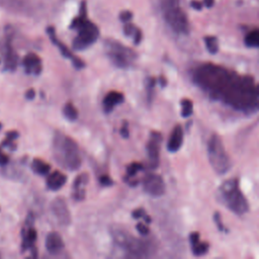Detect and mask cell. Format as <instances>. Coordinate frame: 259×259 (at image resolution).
Instances as JSON below:
<instances>
[{
	"instance_id": "d6986e66",
	"label": "cell",
	"mask_w": 259,
	"mask_h": 259,
	"mask_svg": "<svg viewBox=\"0 0 259 259\" xmlns=\"http://www.w3.org/2000/svg\"><path fill=\"white\" fill-rule=\"evenodd\" d=\"M123 101H124V96H123V94H122L121 92L114 91V90L109 91V92L105 95V97H104V99H103V101H102L103 110H104L106 113H109V112L112 111V109H113L116 105L122 103Z\"/></svg>"
},
{
	"instance_id": "7402d4cb",
	"label": "cell",
	"mask_w": 259,
	"mask_h": 259,
	"mask_svg": "<svg viewBox=\"0 0 259 259\" xmlns=\"http://www.w3.org/2000/svg\"><path fill=\"white\" fill-rule=\"evenodd\" d=\"M31 168L38 175H47L51 170V165L40 159H34L31 163Z\"/></svg>"
},
{
	"instance_id": "5b68a950",
	"label": "cell",
	"mask_w": 259,
	"mask_h": 259,
	"mask_svg": "<svg viewBox=\"0 0 259 259\" xmlns=\"http://www.w3.org/2000/svg\"><path fill=\"white\" fill-rule=\"evenodd\" d=\"M161 12L165 22L176 33L186 34L189 31V22L180 6L179 0H159Z\"/></svg>"
},
{
	"instance_id": "b9f144b4",
	"label": "cell",
	"mask_w": 259,
	"mask_h": 259,
	"mask_svg": "<svg viewBox=\"0 0 259 259\" xmlns=\"http://www.w3.org/2000/svg\"><path fill=\"white\" fill-rule=\"evenodd\" d=\"M1 127H2V124H1V123H0V128H1Z\"/></svg>"
},
{
	"instance_id": "4316f807",
	"label": "cell",
	"mask_w": 259,
	"mask_h": 259,
	"mask_svg": "<svg viewBox=\"0 0 259 259\" xmlns=\"http://www.w3.org/2000/svg\"><path fill=\"white\" fill-rule=\"evenodd\" d=\"M193 112V103L190 99L184 98L181 100V115L183 117H188Z\"/></svg>"
},
{
	"instance_id": "cb8c5ba5",
	"label": "cell",
	"mask_w": 259,
	"mask_h": 259,
	"mask_svg": "<svg viewBox=\"0 0 259 259\" xmlns=\"http://www.w3.org/2000/svg\"><path fill=\"white\" fill-rule=\"evenodd\" d=\"M65 117L70 121H75L78 118V110L72 102H67L63 108Z\"/></svg>"
},
{
	"instance_id": "30bf717a",
	"label": "cell",
	"mask_w": 259,
	"mask_h": 259,
	"mask_svg": "<svg viewBox=\"0 0 259 259\" xmlns=\"http://www.w3.org/2000/svg\"><path fill=\"white\" fill-rule=\"evenodd\" d=\"M47 32L49 34V37L51 39V41L59 49V51L61 52V54L63 55V57L67 58V59H70L71 62H72V65L74 66L75 69L77 70H80V69H83L85 67V63L78 57H76L70 50L69 48L64 44L62 42L61 40L58 39L57 35H56V31H55V28L53 26H49L48 29H47Z\"/></svg>"
},
{
	"instance_id": "ba28073f",
	"label": "cell",
	"mask_w": 259,
	"mask_h": 259,
	"mask_svg": "<svg viewBox=\"0 0 259 259\" xmlns=\"http://www.w3.org/2000/svg\"><path fill=\"white\" fill-rule=\"evenodd\" d=\"M207 157L211 168L219 175L226 174L231 168V160L221 138L213 134L207 142Z\"/></svg>"
},
{
	"instance_id": "ac0fdd59",
	"label": "cell",
	"mask_w": 259,
	"mask_h": 259,
	"mask_svg": "<svg viewBox=\"0 0 259 259\" xmlns=\"http://www.w3.org/2000/svg\"><path fill=\"white\" fill-rule=\"evenodd\" d=\"M182 143H183V130L181 125L177 124L174 126V128L170 134V137L167 143V149L169 152L175 153L181 148Z\"/></svg>"
},
{
	"instance_id": "4fadbf2b",
	"label": "cell",
	"mask_w": 259,
	"mask_h": 259,
	"mask_svg": "<svg viewBox=\"0 0 259 259\" xmlns=\"http://www.w3.org/2000/svg\"><path fill=\"white\" fill-rule=\"evenodd\" d=\"M0 52L3 56L4 68L7 71H15L18 65V56L13 49L11 37L6 36L0 46Z\"/></svg>"
},
{
	"instance_id": "2e32d148",
	"label": "cell",
	"mask_w": 259,
	"mask_h": 259,
	"mask_svg": "<svg viewBox=\"0 0 259 259\" xmlns=\"http://www.w3.org/2000/svg\"><path fill=\"white\" fill-rule=\"evenodd\" d=\"M65 247V243L61 235L57 232H51L46 238L47 251L53 255L60 254Z\"/></svg>"
},
{
	"instance_id": "e0dca14e",
	"label": "cell",
	"mask_w": 259,
	"mask_h": 259,
	"mask_svg": "<svg viewBox=\"0 0 259 259\" xmlns=\"http://www.w3.org/2000/svg\"><path fill=\"white\" fill-rule=\"evenodd\" d=\"M88 174L81 173L79 174L73 183V198L76 201H82L85 198V187L88 183Z\"/></svg>"
},
{
	"instance_id": "f35d334b",
	"label": "cell",
	"mask_w": 259,
	"mask_h": 259,
	"mask_svg": "<svg viewBox=\"0 0 259 259\" xmlns=\"http://www.w3.org/2000/svg\"><path fill=\"white\" fill-rule=\"evenodd\" d=\"M191 6L194 7L195 9H197V10H200L202 8V3L198 2V1H192L191 2Z\"/></svg>"
},
{
	"instance_id": "3957f363",
	"label": "cell",
	"mask_w": 259,
	"mask_h": 259,
	"mask_svg": "<svg viewBox=\"0 0 259 259\" xmlns=\"http://www.w3.org/2000/svg\"><path fill=\"white\" fill-rule=\"evenodd\" d=\"M70 27L77 29L78 31V34L72 44L73 49L77 51H82L89 48L97 40L99 36L98 27L87 18L86 3L84 1L81 4L79 15L73 19Z\"/></svg>"
},
{
	"instance_id": "ab89813d",
	"label": "cell",
	"mask_w": 259,
	"mask_h": 259,
	"mask_svg": "<svg viewBox=\"0 0 259 259\" xmlns=\"http://www.w3.org/2000/svg\"><path fill=\"white\" fill-rule=\"evenodd\" d=\"M214 3V0H203V4L206 6V7H211Z\"/></svg>"
},
{
	"instance_id": "8d00e7d4",
	"label": "cell",
	"mask_w": 259,
	"mask_h": 259,
	"mask_svg": "<svg viewBox=\"0 0 259 259\" xmlns=\"http://www.w3.org/2000/svg\"><path fill=\"white\" fill-rule=\"evenodd\" d=\"M8 162H9V157H8L6 154H4V153L1 151V148H0V165H1V166H4V165H6Z\"/></svg>"
},
{
	"instance_id": "74e56055",
	"label": "cell",
	"mask_w": 259,
	"mask_h": 259,
	"mask_svg": "<svg viewBox=\"0 0 259 259\" xmlns=\"http://www.w3.org/2000/svg\"><path fill=\"white\" fill-rule=\"evenodd\" d=\"M25 97H26L27 99H29V100L33 99V98L35 97V91H34L32 88L28 89V90L26 91V93H25Z\"/></svg>"
},
{
	"instance_id": "e575fe53",
	"label": "cell",
	"mask_w": 259,
	"mask_h": 259,
	"mask_svg": "<svg viewBox=\"0 0 259 259\" xmlns=\"http://www.w3.org/2000/svg\"><path fill=\"white\" fill-rule=\"evenodd\" d=\"M133 17V13L130 12V11H122L120 14H119V18L122 22H128Z\"/></svg>"
},
{
	"instance_id": "d4e9b609",
	"label": "cell",
	"mask_w": 259,
	"mask_h": 259,
	"mask_svg": "<svg viewBox=\"0 0 259 259\" xmlns=\"http://www.w3.org/2000/svg\"><path fill=\"white\" fill-rule=\"evenodd\" d=\"M208 248H209V245L206 242H200V241H198L196 244L191 246L192 253L195 256H202V255H204L205 253H207Z\"/></svg>"
},
{
	"instance_id": "9c48e42d",
	"label": "cell",
	"mask_w": 259,
	"mask_h": 259,
	"mask_svg": "<svg viewBox=\"0 0 259 259\" xmlns=\"http://www.w3.org/2000/svg\"><path fill=\"white\" fill-rule=\"evenodd\" d=\"M142 185L144 190L153 197H159L162 196L165 192V182L161 175L156 173H147L143 180Z\"/></svg>"
},
{
	"instance_id": "5bb4252c",
	"label": "cell",
	"mask_w": 259,
	"mask_h": 259,
	"mask_svg": "<svg viewBox=\"0 0 259 259\" xmlns=\"http://www.w3.org/2000/svg\"><path fill=\"white\" fill-rule=\"evenodd\" d=\"M21 237H22V243H21V249L22 252H24L27 249H31L34 246L35 240H36V231L33 228V214L31 212L28 213L24 227L21 231Z\"/></svg>"
},
{
	"instance_id": "1f68e13d",
	"label": "cell",
	"mask_w": 259,
	"mask_h": 259,
	"mask_svg": "<svg viewBox=\"0 0 259 259\" xmlns=\"http://www.w3.org/2000/svg\"><path fill=\"white\" fill-rule=\"evenodd\" d=\"M99 182L103 186H111L113 184L112 179L108 175H102L99 177Z\"/></svg>"
},
{
	"instance_id": "7c38bea8",
	"label": "cell",
	"mask_w": 259,
	"mask_h": 259,
	"mask_svg": "<svg viewBox=\"0 0 259 259\" xmlns=\"http://www.w3.org/2000/svg\"><path fill=\"white\" fill-rule=\"evenodd\" d=\"M51 210L59 225L67 227L71 224V213L63 197H57L52 201Z\"/></svg>"
},
{
	"instance_id": "8992f818",
	"label": "cell",
	"mask_w": 259,
	"mask_h": 259,
	"mask_svg": "<svg viewBox=\"0 0 259 259\" xmlns=\"http://www.w3.org/2000/svg\"><path fill=\"white\" fill-rule=\"evenodd\" d=\"M220 195L226 206L238 215L246 213L249 209L248 201L240 189L239 181L236 178L226 180L220 187Z\"/></svg>"
},
{
	"instance_id": "4dcf8cb0",
	"label": "cell",
	"mask_w": 259,
	"mask_h": 259,
	"mask_svg": "<svg viewBox=\"0 0 259 259\" xmlns=\"http://www.w3.org/2000/svg\"><path fill=\"white\" fill-rule=\"evenodd\" d=\"M136 229H137V231L139 232V234H140V235H143V236H147V235L149 234V232H150L149 228H148L145 224H143V223L137 224Z\"/></svg>"
},
{
	"instance_id": "7a4b0ae2",
	"label": "cell",
	"mask_w": 259,
	"mask_h": 259,
	"mask_svg": "<svg viewBox=\"0 0 259 259\" xmlns=\"http://www.w3.org/2000/svg\"><path fill=\"white\" fill-rule=\"evenodd\" d=\"M53 154L57 163L67 170L76 171L81 166V155L77 143L58 131L53 138Z\"/></svg>"
},
{
	"instance_id": "ffe728a7",
	"label": "cell",
	"mask_w": 259,
	"mask_h": 259,
	"mask_svg": "<svg viewBox=\"0 0 259 259\" xmlns=\"http://www.w3.org/2000/svg\"><path fill=\"white\" fill-rule=\"evenodd\" d=\"M66 181H67V176L64 173L60 171H54L47 178V186L49 189L56 191L61 189L66 183Z\"/></svg>"
},
{
	"instance_id": "f1b7e54d",
	"label": "cell",
	"mask_w": 259,
	"mask_h": 259,
	"mask_svg": "<svg viewBox=\"0 0 259 259\" xmlns=\"http://www.w3.org/2000/svg\"><path fill=\"white\" fill-rule=\"evenodd\" d=\"M142 169H143V165L141 163L133 162L126 167V176H125L126 179H133V177H135L137 173Z\"/></svg>"
},
{
	"instance_id": "f546056e",
	"label": "cell",
	"mask_w": 259,
	"mask_h": 259,
	"mask_svg": "<svg viewBox=\"0 0 259 259\" xmlns=\"http://www.w3.org/2000/svg\"><path fill=\"white\" fill-rule=\"evenodd\" d=\"M132 215H133V218H135V219H141V218H142V219H144V220L146 221V223H148V224L152 222L151 218L146 214V212H145V210H144L143 208L135 209V210L132 212Z\"/></svg>"
},
{
	"instance_id": "83f0119b",
	"label": "cell",
	"mask_w": 259,
	"mask_h": 259,
	"mask_svg": "<svg viewBox=\"0 0 259 259\" xmlns=\"http://www.w3.org/2000/svg\"><path fill=\"white\" fill-rule=\"evenodd\" d=\"M157 83V80L153 77H149L147 79V83H146V91H147V99H148V103L152 102L153 96H154V88L155 85Z\"/></svg>"
},
{
	"instance_id": "60d3db41",
	"label": "cell",
	"mask_w": 259,
	"mask_h": 259,
	"mask_svg": "<svg viewBox=\"0 0 259 259\" xmlns=\"http://www.w3.org/2000/svg\"><path fill=\"white\" fill-rule=\"evenodd\" d=\"M159 83L161 84L162 87H165L166 84H167V81H166V79H165L163 76H161V77L159 78Z\"/></svg>"
},
{
	"instance_id": "d590c367",
	"label": "cell",
	"mask_w": 259,
	"mask_h": 259,
	"mask_svg": "<svg viewBox=\"0 0 259 259\" xmlns=\"http://www.w3.org/2000/svg\"><path fill=\"white\" fill-rule=\"evenodd\" d=\"M189 241H190V244L191 246L196 244L198 241H199V234L197 232H194V233H191L190 234V237H189Z\"/></svg>"
},
{
	"instance_id": "836d02e7",
	"label": "cell",
	"mask_w": 259,
	"mask_h": 259,
	"mask_svg": "<svg viewBox=\"0 0 259 259\" xmlns=\"http://www.w3.org/2000/svg\"><path fill=\"white\" fill-rule=\"evenodd\" d=\"M120 135L122 138L124 139H127L128 136H130V131H128V123L127 121H123L122 123V126L120 128Z\"/></svg>"
},
{
	"instance_id": "6da1fadb",
	"label": "cell",
	"mask_w": 259,
	"mask_h": 259,
	"mask_svg": "<svg viewBox=\"0 0 259 259\" xmlns=\"http://www.w3.org/2000/svg\"><path fill=\"white\" fill-rule=\"evenodd\" d=\"M193 81L210 97L235 109L259 110V85L249 76H241L225 67L207 63L194 70Z\"/></svg>"
},
{
	"instance_id": "52a82bcc",
	"label": "cell",
	"mask_w": 259,
	"mask_h": 259,
	"mask_svg": "<svg viewBox=\"0 0 259 259\" xmlns=\"http://www.w3.org/2000/svg\"><path fill=\"white\" fill-rule=\"evenodd\" d=\"M104 51L110 62L120 69H128L138 58L134 50L112 38L104 40Z\"/></svg>"
},
{
	"instance_id": "9a60e30c",
	"label": "cell",
	"mask_w": 259,
	"mask_h": 259,
	"mask_svg": "<svg viewBox=\"0 0 259 259\" xmlns=\"http://www.w3.org/2000/svg\"><path fill=\"white\" fill-rule=\"evenodd\" d=\"M22 65L26 74L39 75L42 70V63L40 58L34 53H28L22 60Z\"/></svg>"
},
{
	"instance_id": "d6a6232c",
	"label": "cell",
	"mask_w": 259,
	"mask_h": 259,
	"mask_svg": "<svg viewBox=\"0 0 259 259\" xmlns=\"http://www.w3.org/2000/svg\"><path fill=\"white\" fill-rule=\"evenodd\" d=\"M213 220H214V223L217 224V227L220 231L222 232H227V230L224 228V225L222 223V219H221V214L219 212H215L214 215H213Z\"/></svg>"
},
{
	"instance_id": "8fae6325",
	"label": "cell",
	"mask_w": 259,
	"mask_h": 259,
	"mask_svg": "<svg viewBox=\"0 0 259 259\" xmlns=\"http://www.w3.org/2000/svg\"><path fill=\"white\" fill-rule=\"evenodd\" d=\"M161 142H162L161 134L158 132H152L146 147L148 159H149V166L151 169H156L159 166Z\"/></svg>"
},
{
	"instance_id": "603a6c76",
	"label": "cell",
	"mask_w": 259,
	"mask_h": 259,
	"mask_svg": "<svg viewBox=\"0 0 259 259\" xmlns=\"http://www.w3.org/2000/svg\"><path fill=\"white\" fill-rule=\"evenodd\" d=\"M245 45L249 48H259V28L253 29L245 36Z\"/></svg>"
},
{
	"instance_id": "44dd1931",
	"label": "cell",
	"mask_w": 259,
	"mask_h": 259,
	"mask_svg": "<svg viewBox=\"0 0 259 259\" xmlns=\"http://www.w3.org/2000/svg\"><path fill=\"white\" fill-rule=\"evenodd\" d=\"M123 32L127 36H133L135 45H139L142 40V31L132 23H125L123 26Z\"/></svg>"
},
{
	"instance_id": "277c9868",
	"label": "cell",
	"mask_w": 259,
	"mask_h": 259,
	"mask_svg": "<svg viewBox=\"0 0 259 259\" xmlns=\"http://www.w3.org/2000/svg\"><path fill=\"white\" fill-rule=\"evenodd\" d=\"M114 242L124 250L127 257L146 258L153 254L154 246L149 241H145L130 235L123 230L116 229L112 232Z\"/></svg>"
},
{
	"instance_id": "484cf974",
	"label": "cell",
	"mask_w": 259,
	"mask_h": 259,
	"mask_svg": "<svg viewBox=\"0 0 259 259\" xmlns=\"http://www.w3.org/2000/svg\"><path fill=\"white\" fill-rule=\"evenodd\" d=\"M204 42H205V47H206L207 51L210 54H215L219 51V42H218V38L215 36H212V35L205 36Z\"/></svg>"
}]
</instances>
